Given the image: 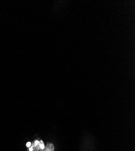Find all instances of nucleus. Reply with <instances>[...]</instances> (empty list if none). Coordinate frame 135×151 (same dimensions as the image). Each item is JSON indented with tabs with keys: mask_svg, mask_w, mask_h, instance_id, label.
Segmentation results:
<instances>
[{
	"mask_svg": "<svg viewBox=\"0 0 135 151\" xmlns=\"http://www.w3.org/2000/svg\"><path fill=\"white\" fill-rule=\"evenodd\" d=\"M26 146H27V147H30V146H31V143L30 142H27V143L26 144Z\"/></svg>",
	"mask_w": 135,
	"mask_h": 151,
	"instance_id": "3",
	"label": "nucleus"
},
{
	"mask_svg": "<svg viewBox=\"0 0 135 151\" xmlns=\"http://www.w3.org/2000/svg\"><path fill=\"white\" fill-rule=\"evenodd\" d=\"M32 147L33 148V151H41L40 149V142L38 140H35L32 143Z\"/></svg>",
	"mask_w": 135,
	"mask_h": 151,
	"instance_id": "1",
	"label": "nucleus"
},
{
	"mask_svg": "<svg viewBox=\"0 0 135 151\" xmlns=\"http://www.w3.org/2000/svg\"><path fill=\"white\" fill-rule=\"evenodd\" d=\"M41 151H55V146L52 143H47L45 148Z\"/></svg>",
	"mask_w": 135,
	"mask_h": 151,
	"instance_id": "2",
	"label": "nucleus"
},
{
	"mask_svg": "<svg viewBox=\"0 0 135 151\" xmlns=\"http://www.w3.org/2000/svg\"><path fill=\"white\" fill-rule=\"evenodd\" d=\"M29 150L30 151H33V148H32V147L31 146V147H30V148H29Z\"/></svg>",
	"mask_w": 135,
	"mask_h": 151,
	"instance_id": "4",
	"label": "nucleus"
}]
</instances>
